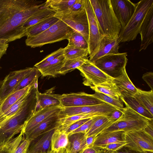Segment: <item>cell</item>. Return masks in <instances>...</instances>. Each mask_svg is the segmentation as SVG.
<instances>
[{"mask_svg":"<svg viewBox=\"0 0 153 153\" xmlns=\"http://www.w3.org/2000/svg\"><path fill=\"white\" fill-rule=\"evenodd\" d=\"M36 0H0V39L7 42L26 36L23 25L45 4Z\"/></svg>","mask_w":153,"mask_h":153,"instance_id":"1","label":"cell"},{"mask_svg":"<svg viewBox=\"0 0 153 153\" xmlns=\"http://www.w3.org/2000/svg\"><path fill=\"white\" fill-rule=\"evenodd\" d=\"M102 35L118 37L121 27L111 5V0H89Z\"/></svg>","mask_w":153,"mask_h":153,"instance_id":"2","label":"cell"},{"mask_svg":"<svg viewBox=\"0 0 153 153\" xmlns=\"http://www.w3.org/2000/svg\"><path fill=\"white\" fill-rule=\"evenodd\" d=\"M36 100L32 97L0 128V146L6 144L21 132L25 121L36 110Z\"/></svg>","mask_w":153,"mask_h":153,"instance_id":"3","label":"cell"},{"mask_svg":"<svg viewBox=\"0 0 153 153\" xmlns=\"http://www.w3.org/2000/svg\"><path fill=\"white\" fill-rule=\"evenodd\" d=\"M74 30L59 19L42 33L34 36H27L25 43L26 45L33 48L41 47L68 39Z\"/></svg>","mask_w":153,"mask_h":153,"instance_id":"4","label":"cell"},{"mask_svg":"<svg viewBox=\"0 0 153 153\" xmlns=\"http://www.w3.org/2000/svg\"><path fill=\"white\" fill-rule=\"evenodd\" d=\"M151 120L126 107L123 108L120 117L99 134L117 131L127 132L143 130L147 126L149 121Z\"/></svg>","mask_w":153,"mask_h":153,"instance_id":"5","label":"cell"},{"mask_svg":"<svg viewBox=\"0 0 153 153\" xmlns=\"http://www.w3.org/2000/svg\"><path fill=\"white\" fill-rule=\"evenodd\" d=\"M153 6V0H141L137 3L135 11L130 20L118 35L120 42L135 40L139 33L143 21L148 11Z\"/></svg>","mask_w":153,"mask_h":153,"instance_id":"6","label":"cell"},{"mask_svg":"<svg viewBox=\"0 0 153 153\" xmlns=\"http://www.w3.org/2000/svg\"><path fill=\"white\" fill-rule=\"evenodd\" d=\"M127 56L126 52L108 55L92 63L106 74L114 78L120 76L126 69L128 61Z\"/></svg>","mask_w":153,"mask_h":153,"instance_id":"7","label":"cell"},{"mask_svg":"<svg viewBox=\"0 0 153 153\" xmlns=\"http://www.w3.org/2000/svg\"><path fill=\"white\" fill-rule=\"evenodd\" d=\"M54 16L62 20L74 30L81 34L88 42L89 24L85 8L78 13H56Z\"/></svg>","mask_w":153,"mask_h":153,"instance_id":"8","label":"cell"},{"mask_svg":"<svg viewBox=\"0 0 153 153\" xmlns=\"http://www.w3.org/2000/svg\"><path fill=\"white\" fill-rule=\"evenodd\" d=\"M124 140L126 144L124 147L136 151L153 152V138L143 130L125 132Z\"/></svg>","mask_w":153,"mask_h":153,"instance_id":"9","label":"cell"},{"mask_svg":"<svg viewBox=\"0 0 153 153\" xmlns=\"http://www.w3.org/2000/svg\"><path fill=\"white\" fill-rule=\"evenodd\" d=\"M105 103L93 105L63 107L59 113V118L82 114H91L98 116L110 115L117 109Z\"/></svg>","mask_w":153,"mask_h":153,"instance_id":"10","label":"cell"},{"mask_svg":"<svg viewBox=\"0 0 153 153\" xmlns=\"http://www.w3.org/2000/svg\"><path fill=\"white\" fill-rule=\"evenodd\" d=\"M85 1V8L89 24L88 51L89 56L90 57L97 50L103 36L101 33L97 21L89 0Z\"/></svg>","mask_w":153,"mask_h":153,"instance_id":"11","label":"cell"},{"mask_svg":"<svg viewBox=\"0 0 153 153\" xmlns=\"http://www.w3.org/2000/svg\"><path fill=\"white\" fill-rule=\"evenodd\" d=\"M63 107L90 106L105 103L93 97L92 94L84 92L55 94Z\"/></svg>","mask_w":153,"mask_h":153,"instance_id":"12","label":"cell"},{"mask_svg":"<svg viewBox=\"0 0 153 153\" xmlns=\"http://www.w3.org/2000/svg\"><path fill=\"white\" fill-rule=\"evenodd\" d=\"M77 69L83 77V84L91 88L113 78L105 74L89 59Z\"/></svg>","mask_w":153,"mask_h":153,"instance_id":"13","label":"cell"},{"mask_svg":"<svg viewBox=\"0 0 153 153\" xmlns=\"http://www.w3.org/2000/svg\"><path fill=\"white\" fill-rule=\"evenodd\" d=\"M33 68L29 67L11 71L7 75L0 87V101L12 93L22 80Z\"/></svg>","mask_w":153,"mask_h":153,"instance_id":"14","label":"cell"},{"mask_svg":"<svg viewBox=\"0 0 153 153\" xmlns=\"http://www.w3.org/2000/svg\"><path fill=\"white\" fill-rule=\"evenodd\" d=\"M62 106H53L39 108L34 111L25 121L22 129L25 135L38 125L51 116L58 113Z\"/></svg>","mask_w":153,"mask_h":153,"instance_id":"15","label":"cell"},{"mask_svg":"<svg viewBox=\"0 0 153 153\" xmlns=\"http://www.w3.org/2000/svg\"><path fill=\"white\" fill-rule=\"evenodd\" d=\"M114 13L123 29L126 25L134 13L137 5L129 0H111Z\"/></svg>","mask_w":153,"mask_h":153,"instance_id":"16","label":"cell"},{"mask_svg":"<svg viewBox=\"0 0 153 153\" xmlns=\"http://www.w3.org/2000/svg\"><path fill=\"white\" fill-rule=\"evenodd\" d=\"M118 36L116 37L104 36L94 54L89 59L93 63L98 59L106 55L118 53L119 48Z\"/></svg>","mask_w":153,"mask_h":153,"instance_id":"17","label":"cell"},{"mask_svg":"<svg viewBox=\"0 0 153 153\" xmlns=\"http://www.w3.org/2000/svg\"><path fill=\"white\" fill-rule=\"evenodd\" d=\"M141 42L139 50H145L153 42V6L149 9L141 26Z\"/></svg>","mask_w":153,"mask_h":153,"instance_id":"18","label":"cell"},{"mask_svg":"<svg viewBox=\"0 0 153 153\" xmlns=\"http://www.w3.org/2000/svg\"><path fill=\"white\" fill-rule=\"evenodd\" d=\"M37 80L30 91L0 116V128L13 116L30 100L38 89Z\"/></svg>","mask_w":153,"mask_h":153,"instance_id":"19","label":"cell"},{"mask_svg":"<svg viewBox=\"0 0 153 153\" xmlns=\"http://www.w3.org/2000/svg\"><path fill=\"white\" fill-rule=\"evenodd\" d=\"M112 80L118 88L121 97H134L137 92V88L129 78L126 69L120 76L113 78Z\"/></svg>","mask_w":153,"mask_h":153,"instance_id":"20","label":"cell"},{"mask_svg":"<svg viewBox=\"0 0 153 153\" xmlns=\"http://www.w3.org/2000/svg\"><path fill=\"white\" fill-rule=\"evenodd\" d=\"M59 113L45 119L25 135V137L33 140L51 129L56 127L57 122L59 118Z\"/></svg>","mask_w":153,"mask_h":153,"instance_id":"21","label":"cell"},{"mask_svg":"<svg viewBox=\"0 0 153 153\" xmlns=\"http://www.w3.org/2000/svg\"><path fill=\"white\" fill-rule=\"evenodd\" d=\"M38 79L26 87L13 92L0 101V116L30 90Z\"/></svg>","mask_w":153,"mask_h":153,"instance_id":"22","label":"cell"},{"mask_svg":"<svg viewBox=\"0 0 153 153\" xmlns=\"http://www.w3.org/2000/svg\"><path fill=\"white\" fill-rule=\"evenodd\" d=\"M56 127L42 135L35 143L29 146L27 153H47L51 147V139Z\"/></svg>","mask_w":153,"mask_h":153,"instance_id":"23","label":"cell"},{"mask_svg":"<svg viewBox=\"0 0 153 153\" xmlns=\"http://www.w3.org/2000/svg\"><path fill=\"white\" fill-rule=\"evenodd\" d=\"M56 13L50 8L44 5L41 7L26 21L23 27L27 31L31 27L43 20L54 16Z\"/></svg>","mask_w":153,"mask_h":153,"instance_id":"24","label":"cell"},{"mask_svg":"<svg viewBox=\"0 0 153 153\" xmlns=\"http://www.w3.org/2000/svg\"><path fill=\"white\" fill-rule=\"evenodd\" d=\"M125 132L117 131L99 134L96 138L93 146L101 147L106 144L125 141L123 135Z\"/></svg>","mask_w":153,"mask_h":153,"instance_id":"25","label":"cell"},{"mask_svg":"<svg viewBox=\"0 0 153 153\" xmlns=\"http://www.w3.org/2000/svg\"><path fill=\"white\" fill-rule=\"evenodd\" d=\"M51 146L52 150L65 148L69 153L70 146L68 135L56 128L51 138Z\"/></svg>","mask_w":153,"mask_h":153,"instance_id":"26","label":"cell"},{"mask_svg":"<svg viewBox=\"0 0 153 153\" xmlns=\"http://www.w3.org/2000/svg\"><path fill=\"white\" fill-rule=\"evenodd\" d=\"M108 80L91 88L95 92L102 93L120 100V92L112 79Z\"/></svg>","mask_w":153,"mask_h":153,"instance_id":"27","label":"cell"},{"mask_svg":"<svg viewBox=\"0 0 153 153\" xmlns=\"http://www.w3.org/2000/svg\"><path fill=\"white\" fill-rule=\"evenodd\" d=\"M65 59L64 55H62L49 62L43 67L38 69L43 76L54 77L59 74Z\"/></svg>","mask_w":153,"mask_h":153,"instance_id":"28","label":"cell"},{"mask_svg":"<svg viewBox=\"0 0 153 153\" xmlns=\"http://www.w3.org/2000/svg\"><path fill=\"white\" fill-rule=\"evenodd\" d=\"M114 121L110 118V115L98 116L85 135L86 137L94 134L98 135Z\"/></svg>","mask_w":153,"mask_h":153,"instance_id":"29","label":"cell"},{"mask_svg":"<svg viewBox=\"0 0 153 153\" xmlns=\"http://www.w3.org/2000/svg\"><path fill=\"white\" fill-rule=\"evenodd\" d=\"M59 20L54 16L47 18L33 25L26 31V36H34L45 31Z\"/></svg>","mask_w":153,"mask_h":153,"instance_id":"30","label":"cell"},{"mask_svg":"<svg viewBox=\"0 0 153 153\" xmlns=\"http://www.w3.org/2000/svg\"><path fill=\"white\" fill-rule=\"evenodd\" d=\"M134 97L145 109L153 115V91L142 90L137 88Z\"/></svg>","mask_w":153,"mask_h":153,"instance_id":"31","label":"cell"},{"mask_svg":"<svg viewBox=\"0 0 153 153\" xmlns=\"http://www.w3.org/2000/svg\"><path fill=\"white\" fill-rule=\"evenodd\" d=\"M97 116H99L91 114H82L59 118L57 122L56 128L63 131L76 121Z\"/></svg>","mask_w":153,"mask_h":153,"instance_id":"32","label":"cell"},{"mask_svg":"<svg viewBox=\"0 0 153 153\" xmlns=\"http://www.w3.org/2000/svg\"><path fill=\"white\" fill-rule=\"evenodd\" d=\"M52 89L43 93L39 92L38 101L39 108L62 106L59 100L55 97V94H53Z\"/></svg>","mask_w":153,"mask_h":153,"instance_id":"33","label":"cell"},{"mask_svg":"<svg viewBox=\"0 0 153 153\" xmlns=\"http://www.w3.org/2000/svg\"><path fill=\"white\" fill-rule=\"evenodd\" d=\"M120 100L126 107L132 109L138 113L150 119H153V115L143 107L134 97H121Z\"/></svg>","mask_w":153,"mask_h":153,"instance_id":"34","label":"cell"},{"mask_svg":"<svg viewBox=\"0 0 153 153\" xmlns=\"http://www.w3.org/2000/svg\"><path fill=\"white\" fill-rule=\"evenodd\" d=\"M68 136L70 146L69 153H78L86 147L85 134L76 133Z\"/></svg>","mask_w":153,"mask_h":153,"instance_id":"35","label":"cell"},{"mask_svg":"<svg viewBox=\"0 0 153 153\" xmlns=\"http://www.w3.org/2000/svg\"><path fill=\"white\" fill-rule=\"evenodd\" d=\"M76 0H48L44 5L48 7L56 13L64 14L69 10Z\"/></svg>","mask_w":153,"mask_h":153,"instance_id":"36","label":"cell"},{"mask_svg":"<svg viewBox=\"0 0 153 153\" xmlns=\"http://www.w3.org/2000/svg\"><path fill=\"white\" fill-rule=\"evenodd\" d=\"M88 50L67 45L64 48L63 55L66 59L88 58Z\"/></svg>","mask_w":153,"mask_h":153,"instance_id":"37","label":"cell"},{"mask_svg":"<svg viewBox=\"0 0 153 153\" xmlns=\"http://www.w3.org/2000/svg\"><path fill=\"white\" fill-rule=\"evenodd\" d=\"M67 39L68 41V45L88 50V42L81 34L75 30L71 33Z\"/></svg>","mask_w":153,"mask_h":153,"instance_id":"38","label":"cell"},{"mask_svg":"<svg viewBox=\"0 0 153 153\" xmlns=\"http://www.w3.org/2000/svg\"><path fill=\"white\" fill-rule=\"evenodd\" d=\"M88 58H79L73 59H65L60 69L59 74H65L68 72L81 66L88 60Z\"/></svg>","mask_w":153,"mask_h":153,"instance_id":"39","label":"cell"},{"mask_svg":"<svg viewBox=\"0 0 153 153\" xmlns=\"http://www.w3.org/2000/svg\"><path fill=\"white\" fill-rule=\"evenodd\" d=\"M40 74L41 73L39 69L34 67L33 69L22 80L13 92L26 87L38 79Z\"/></svg>","mask_w":153,"mask_h":153,"instance_id":"40","label":"cell"},{"mask_svg":"<svg viewBox=\"0 0 153 153\" xmlns=\"http://www.w3.org/2000/svg\"><path fill=\"white\" fill-rule=\"evenodd\" d=\"M92 95L97 99L117 108H124V103L120 99L98 92H95Z\"/></svg>","mask_w":153,"mask_h":153,"instance_id":"41","label":"cell"},{"mask_svg":"<svg viewBox=\"0 0 153 153\" xmlns=\"http://www.w3.org/2000/svg\"><path fill=\"white\" fill-rule=\"evenodd\" d=\"M64 48H60L50 54L40 62L36 63L34 67L39 69L43 67L47 64L58 57L63 55Z\"/></svg>","mask_w":153,"mask_h":153,"instance_id":"42","label":"cell"},{"mask_svg":"<svg viewBox=\"0 0 153 153\" xmlns=\"http://www.w3.org/2000/svg\"><path fill=\"white\" fill-rule=\"evenodd\" d=\"M98 117H95L90 119L88 121L82 125L78 128L72 132L68 135L79 133L86 134L93 124L97 119Z\"/></svg>","mask_w":153,"mask_h":153,"instance_id":"43","label":"cell"},{"mask_svg":"<svg viewBox=\"0 0 153 153\" xmlns=\"http://www.w3.org/2000/svg\"><path fill=\"white\" fill-rule=\"evenodd\" d=\"M85 8V0H76L65 13H75L82 11ZM62 14V13H61Z\"/></svg>","mask_w":153,"mask_h":153,"instance_id":"44","label":"cell"},{"mask_svg":"<svg viewBox=\"0 0 153 153\" xmlns=\"http://www.w3.org/2000/svg\"><path fill=\"white\" fill-rule=\"evenodd\" d=\"M32 140L24 138L17 147L14 153H27L31 142Z\"/></svg>","mask_w":153,"mask_h":153,"instance_id":"45","label":"cell"},{"mask_svg":"<svg viewBox=\"0 0 153 153\" xmlns=\"http://www.w3.org/2000/svg\"><path fill=\"white\" fill-rule=\"evenodd\" d=\"M126 143L125 141L115 142L106 144L101 147V149L115 151L124 147Z\"/></svg>","mask_w":153,"mask_h":153,"instance_id":"46","label":"cell"},{"mask_svg":"<svg viewBox=\"0 0 153 153\" xmlns=\"http://www.w3.org/2000/svg\"><path fill=\"white\" fill-rule=\"evenodd\" d=\"M91 118L84 119L76 121L71 124L64 130L62 131L65 132L68 135L72 132L78 128L82 125L88 121Z\"/></svg>","mask_w":153,"mask_h":153,"instance_id":"47","label":"cell"},{"mask_svg":"<svg viewBox=\"0 0 153 153\" xmlns=\"http://www.w3.org/2000/svg\"><path fill=\"white\" fill-rule=\"evenodd\" d=\"M142 78L150 88L151 90L153 91V72H149L145 73L143 75Z\"/></svg>","mask_w":153,"mask_h":153,"instance_id":"48","label":"cell"},{"mask_svg":"<svg viewBox=\"0 0 153 153\" xmlns=\"http://www.w3.org/2000/svg\"><path fill=\"white\" fill-rule=\"evenodd\" d=\"M9 44L6 39H0V60L2 56L6 53Z\"/></svg>","mask_w":153,"mask_h":153,"instance_id":"49","label":"cell"},{"mask_svg":"<svg viewBox=\"0 0 153 153\" xmlns=\"http://www.w3.org/2000/svg\"><path fill=\"white\" fill-rule=\"evenodd\" d=\"M101 149L94 146L86 147L78 153H98Z\"/></svg>","mask_w":153,"mask_h":153,"instance_id":"50","label":"cell"},{"mask_svg":"<svg viewBox=\"0 0 153 153\" xmlns=\"http://www.w3.org/2000/svg\"><path fill=\"white\" fill-rule=\"evenodd\" d=\"M143 130L147 134L153 138V119L149 121L148 124Z\"/></svg>","mask_w":153,"mask_h":153,"instance_id":"51","label":"cell"},{"mask_svg":"<svg viewBox=\"0 0 153 153\" xmlns=\"http://www.w3.org/2000/svg\"><path fill=\"white\" fill-rule=\"evenodd\" d=\"M123 108L117 109L113 112L110 115V118L115 121L118 119L122 114Z\"/></svg>","mask_w":153,"mask_h":153,"instance_id":"52","label":"cell"},{"mask_svg":"<svg viewBox=\"0 0 153 153\" xmlns=\"http://www.w3.org/2000/svg\"><path fill=\"white\" fill-rule=\"evenodd\" d=\"M97 136V135L96 134H94L87 137L86 138V147L93 146Z\"/></svg>","mask_w":153,"mask_h":153,"instance_id":"53","label":"cell"},{"mask_svg":"<svg viewBox=\"0 0 153 153\" xmlns=\"http://www.w3.org/2000/svg\"><path fill=\"white\" fill-rule=\"evenodd\" d=\"M113 153H144L143 152H140L136 151L130 149L128 148L123 147L121 149L114 151Z\"/></svg>","mask_w":153,"mask_h":153,"instance_id":"54","label":"cell"},{"mask_svg":"<svg viewBox=\"0 0 153 153\" xmlns=\"http://www.w3.org/2000/svg\"><path fill=\"white\" fill-rule=\"evenodd\" d=\"M0 153H13L7 144L0 146Z\"/></svg>","mask_w":153,"mask_h":153,"instance_id":"55","label":"cell"},{"mask_svg":"<svg viewBox=\"0 0 153 153\" xmlns=\"http://www.w3.org/2000/svg\"><path fill=\"white\" fill-rule=\"evenodd\" d=\"M47 153H68L65 148H61L56 150L51 149Z\"/></svg>","mask_w":153,"mask_h":153,"instance_id":"56","label":"cell"},{"mask_svg":"<svg viewBox=\"0 0 153 153\" xmlns=\"http://www.w3.org/2000/svg\"><path fill=\"white\" fill-rule=\"evenodd\" d=\"M114 151L101 149L98 153H113Z\"/></svg>","mask_w":153,"mask_h":153,"instance_id":"57","label":"cell"},{"mask_svg":"<svg viewBox=\"0 0 153 153\" xmlns=\"http://www.w3.org/2000/svg\"><path fill=\"white\" fill-rule=\"evenodd\" d=\"M144 153H153V152L151 151H145L143 152Z\"/></svg>","mask_w":153,"mask_h":153,"instance_id":"58","label":"cell"},{"mask_svg":"<svg viewBox=\"0 0 153 153\" xmlns=\"http://www.w3.org/2000/svg\"><path fill=\"white\" fill-rule=\"evenodd\" d=\"M1 66L0 65V69H1Z\"/></svg>","mask_w":153,"mask_h":153,"instance_id":"59","label":"cell"}]
</instances>
